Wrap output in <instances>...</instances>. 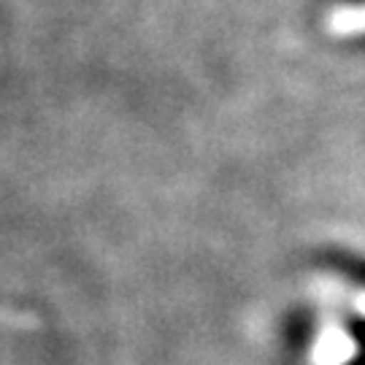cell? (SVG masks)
<instances>
[{"label": "cell", "mask_w": 365, "mask_h": 365, "mask_svg": "<svg viewBox=\"0 0 365 365\" xmlns=\"http://www.w3.org/2000/svg\"><path fill=\"white\" fill-rule=\"evenodd\" d=\"M357 354V341L352 333H346L341 325H327L322 333L317 336L312 349V363L314 365H344L354 360Z\"/></svg>", "instance_id": "1"}, {"label": "cell", "mask_w": 365, "mask_h": 365, "mask_svg": "<svg viewBox=\"0 0 365 365\" xmlns=\"http://www.w3.org/2000/svg\"><path fill=\"white\" fill-rule=\"evenodd\" d=\"M325 30L333 38L365 36V3H344L330 9L325 16Z\"/></svg>", "instance_id": "2"}, {"label": "cell", "mask_w": 365, "mask_h": 365, "mask_svg": "<svg viewBox=\"0 0 365 365\" xmlns=\"http://www.w3.org/2000/svg\"><path fill=\"white\" fill-rule=\"evenodd\" d=\"M354 309H357L360 317H365V289H360V292L354 295Z\"/></svg>", "instance_id": "3"}]
</instances>
